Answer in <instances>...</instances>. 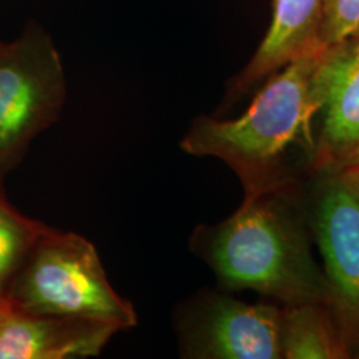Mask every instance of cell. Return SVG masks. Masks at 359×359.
<instances>
[{"label": "cell", "instance_id": "cell-1", "mask_svg": "<svg viewBox=\"0 0 359 359\" xmlns=\"http://www.w3.org/2000/svg\"><path fill=\"white\" fill-rule=\"evenodd\" d=\"M276 191V185L245 189L244 203L231 217L196 233L194 248L228 289H250L287 305H330L329 281Z\"/></svg>", "mask_w": 359, "mask_h": 359}, {"label": "cell", "instance_id": "cell-2", "mask_svg": "<svg viewBox=\"0 0 359 359\" xmlns=\"http://www.w3.org/2000/svg\"><path fill=\"white\" fill-rule=\"evenodd\" d=\"M320 53L298 57L270 77L244 115L233 120L200 116L180 142L185 154L216 157L238 175L245 189L276 185L274 173L297 142L311 140L320 111L314 72Z\"/></svg>", "mask_w": 359, "mask_h": 359}, {"label": "cell", "instance_id": "cell-3", "mask_svg": "<svg viewBox=\"0 0 359 359\" xmlns=\"http://www.w3.org/2000/svg\"><path fill=\"white\" fill-rule=\"evenodd\" d=\"M6 299L34 316L95 318L120 330L137 323L136 310L116 293L93 244L48 225L16 271Z\"/></svg>", "mask_w": 359, "mask_h": 359}, {"label": "cell", "instance_id": "cell-4", "mask_svg": "<svg viewBox=\"0 0 359 359\" xmlns=\"http://www.w3.org/2000/svg\"><path fill=\"white\" fill-rule=\"evenodd\" d=\"M65 97L60 53L38 22H28L13 41H0V176L18 167L32 142L59 120Z\"/></svg>", "mask_w": 359, "mask_h": 359}, {"label": "cell", "instance_id": "cell-5", "mask_svg": "<svg viewBox=\"0 0 359 359\" xmlns=\"http://www.w3.org/2000/svg\"><path fill=\"white\" fill-rule=\"evenodd\" d=\"M179 332L187 358H283L281 310L273 305L206 295L184 314Z\"/></svg>", "mask_w": 359, "mask_h": 359}, {"label": "cell", "instance_id": "cell-6", "mask_svg": "<svg viewBox=\"0 0 359 359\" xmlns=\"http://www.w3.org/2000/svg\"><path fill=\"white\" fill-rule=\"evenodd\" d=\"M323 182L314 206L333 305L347 327H359V193L341 173Z\"/></svg>", "mask_w": 359, "mask_h": 359}, {"label": "cell", "instance_id": "cell-7", "mask_svg": "<svg viewBox=\"0 0 359 359\" xmlns=\"http://www.w3.org/2000/svg\"><path fill=\"white\" fill-rule=\"evenodd\" d=\"M314 90L322 115L316 161L334 170L359 148V32L322 50Z\"/></svg>", "mask_w": 359, "mask_h": 359}, {"label": "cell", "instance_id": "cell-8", "mask_svg": "<svg viewBox=\"0 0 359 359\" xmlns=\"http://www.w3.org/2000/svg\"><path fill=\"white\" fill-rule=\"evenodd\" d=\"M120 332L114 323L71 316H34L0 299V359L99 357Z\"/></svg>", "mask_w": 359, "mask_h": 359}, {"label": "cell", "instance_id": "cell-9", "mask_svg": "<svg viewBox=\"0 0 359 359\" xmlns=\"http://www.w3.org/2000/svg\"><path fill=\"white\" fill-rule=\"evenodd\" d=\"M265 38L237 76L233 92L243 93L298 57L322 51V0H273Z\"/></svg>", "mask_w": 359, "mask_h": 359}, {"label": "cell", "instance_id": "cell-10", "mask_svg": "<svg viewBox=\"0 0 359 359\" xmlns=\"http://www.w3.org/2000/svg\"><path fill=\"white\" fill-rule=\"evenodd\" d=\"M326 304L287 305L281 311V351L286 359L347 358L346 344Z\"/></svg>", "mask_w": 359, "mask_h": 359}, {"label": "cell", "instance_id": "cell-11", "mask_svg": "<svg viewBox=\"0 0 359 359\" xmlns=\"http://www.w3.org/2000/svg\"><path fill=\"white\" fill-rule=\"evenodd\" d=\"M46 224L26 217L8 201L0 176V299L31 248L46 229Z\"/></svg>", "mask_w": 359, "mask_h": 359}, {"label": "cell", "instance_id": "cell-12", "mask_svg": "<svg viewBox=\"0 0 359 359\" xmlns=\"http://www.w3.org/2000/svg\"><path fill=\"white\" fill-rule=\"evenodd\" d=\"M359 32V0H322L321 43L337 44Z\"/></svg>", "mask_w": 359, "mask_h": 359}, {"label": "cell", "instance_id": "cell-13", "mask_svg": "<svg viewBox=\"0 0 359 359\" xmlns=\"http://www.w3.org/2000/svg\"><path fill=\"white\" fill-rule=\"evenodd\" d=\"M334 172L341 173L354 187V189L359 193V165L358 167L344 168V169L334 170Z\"/></svg>", "mask_w": 359, "mask_h": 359}, {"label": "cell", "instance_id": "cell-14", "mask_svg": "<svg viewBox=\"0 0 359 359\" xmlns=\"http://www.w3.org/2000/svg\"><path fill=\"white\" fill-rule=\"evenodd\" d=\"M359 165V148L355 151V154H353L350 158H347L346 161L344 163V164H341L339 167L337 168V169H334V170H339V169H344V168L348 167H358ZM332 170V172H334Z\"/></svg>", "mask_w": 359, "mask_h": 359}]
</instances>
